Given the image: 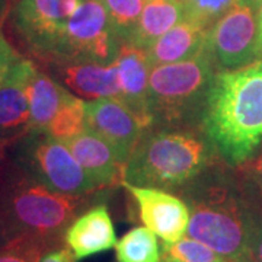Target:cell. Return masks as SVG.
<instances>
[{
    "label": "cell",
    "mask_w": 262,
    "mask_h": 262,
    "mask_svg": "<svg viewBox=\"0 0 262 262\" xmlns=\"http://www.w3.org/2000/svg\"><path fill=\"white\" fill-rule=\"evenodd\" d=\"M115 63L118 66V77L121 96L120 101L125 103L149 130V79L151 72L147 50L131 44H121Z\"/></svg>",
    "instance_id": "9a60e30c"
},
{
    "label": "cell",
    "mask_w": 262,
    "mask_h": 262,
    "mask_svg": "<svg viewBox=\"0 0 262 262\" xmlns=\"http://www.w3.org/2000/svg\"><path fill=\"white\" fill-rule=\"evenodd\" d=\"M256 8L241 0L208 29L207 50L215 67L236 70L256 61Z\"/></svg>",
    "instance_id": "9c48e42d"
},
{
    "label": "cell",
    "mask_w": 262,
    "mask_h": 262,
    "mask_svg": "<svg viewBox=\"0 0 262 262\" xmlns=\"http://www.w3.org/2000/svg\"><path fill=\"white\" fill-rule=\"evenodd\" d=\"M64 144L98 189L122 181V165L111 146L96 133L86 130Z\"/></svg>",
    "instance_id": "2e32d148"
},
{
    "label": "cell",
    "mask_w": 262,
    "mask_h": 262,
    "mask_svg": "<svg viewBox=\"0 0 262 262\" xmlns=\"http://www.w3.org/2000/svg\"><path fill=\"white\" fill-rule=\"evenodd\" d=\"M201 128L219 158L237 168L262 146V60L217 70Z\"/></svg>",
    "instance_id": "7a4b0ae2"
},
{
    "label": "cell",
    "mask_w": 262,
    "mask_h": 262,
    "mask_svg": "<svg viewBox=\"0 0 262 262\" xmlns=\"http://www.w3.org/2000/svg\"><path fill=\"white\" fill-rule=\"evenodd\" d=\"M234 169L237 185L246 203L256 214L262 215V153Z\"/></svg>",
    "instance_id": "cb8c5ba5"
},
{
    "label": "cell",
    "mask_w": 262,
    "mask_h": 262,
    "mask_svg": "<svg viewBox=\"0 0 262 262\" xmlns=\"http://www.w3.org/2000/svg\"><path fill=\"white\" fill-rule=\"evenodd\" d=\"M50 75L69 92L82 99L96 101L102 98L120 99L121 88L118 66L99 63H50Z\"/></svg>",
    "instance_id": "4fadbf2b"
},
{
    "label": "cell",
    "mask_w": 262,
    "mask_h": 262,
    "mask_svg": "<svg viewBox=\"0 0 262 262\" xmlns=\"http://www.w3.org/2000/svg\"><path fill=\"white\" fill-rule=\"evenodd\" d=\"M241 0H181L185 19L210 29Z\"/></svg>",
    "instance_id": "d4e9b609"
},
{
    "label": "cell",
    "mask_w": 262,
    "mask_h": 262,
    "mask_svg": "<svg viewBox=\"0 0 262 262\" xmlns=\"http://www.w3.org/2000/svg\"><path fill=\"white\" fill-rule=\"evenodd\" d=\"M215 162L178 191L189 207L188 237L207 245L230 262H249L258 215L246 203L234 170Z\"/></svg>",
    "instance_id": "6da1fadb"
},
{
    "label": "cell",
    "mask_w": 262,
    "mask_h": 262,
    "mask_svg": "<svg viewBox=\"0 0 262 262\" xmlns=\"http://www.w3.org/2000/svg\"><path fill=\"white\" fill-rule=\"evenodd\" d=\"M67 94L53 76L37 69L29 83V130H47Z\"/></svg>",
    "instance_id": "d6986e66"
},
{
    "label": "cell",
    "mask_w": 262,
    "mask_h": 262,
    "mask_svg": "<svg viewBox=\"0 0 262 262\" xmlns=\"http://www.w3.org/2000/svg\"><path fill=\"white\" fill-rule=\"evenodd\" d=\"M8 150H9V146H6L3 141H0V162L8 156Z\"/></svg>",
    "instance_id": "d6a6232c"
},
{
    "label": "cell",
    "mask_w": 262,
    "mask_h": 262,
    "mask_svg": "<svg viewBox=\"0 0 262 262\" xmlns=\"http://www.w3.org/2000/svg\"><path fill=\"white\" fill-rule=\"evenodd\" d=\"M9 12V0H0V27Z\"/></svg>",
    "instance_id": "1f68e13d"
},
{
    "label": "cell",
    "mask_w": 262,
    "mask_h": 262,
    "mask_svg": "<svg viewBox=\"0 0 262 262\" xmlns=\"http://www.w3.org/2000/svg\"><path fill=\"white\" fill-rule=\"evenodd\" d=\"M20 54L10 46V42L0 32V84L5 82L12 67L20 58Z\"/></svg>",
    "instance_id": "4316f807"
},
{
    "label": "cell",
    "mask_w": 262,
    "mask_h": 262,
    "mask_svg": "<svg viewBox=\"0 0 262 262\" xmlns=\"http://www.w3.org/2000/svg\"><path fill=\"white\" fill-rule=\"evenodd\" d=\"M249 2L252 3V5H253V6H255V8H258L259 5H262V0H249Z\"/></svg>",
    "instance_id": "836d02e7"
},
{
    "label": "cell",
    "mask_w": 262,
    "mask_h": 262,
    "mask_svg": "<svg viewBox=\"0 0 262 262\" xmlns=\"http://www.w3.org/2000/svg\"><path fill=\"white\" fill-rule=\"evenodd\" d=\"M64 244L76 259H84L115 248L117 234L106 204H94L77 215L66 230Z\"/></svg>",
    "instance_id": "5bb4252c"
},
{
    "label": "cell",
    "mask_w": 262,
    "mask_h": 262,
    "mask_svg": "<svg viewBox=\"0 0 262 262\" xmlns=\"http://www.w3.org/2000/svg\"><path fill=\"white\" fill-rule=\"evenodd\" d=\"M219 160L203 128H149L122 166L121 182L179 191Z\"/></svg>",
    "instance_id": "277c9868"
},
{
    "label": "cell",
    "mask_w": 262,
    "mask_h": 262,
    "mask_svg": "<svg viewBox=\"0 0 262 262\" xmlns=\"http://www.w3.org/2000/svg\"><path fill=\"white\" fill-rule=\"evenodd\" d=\"M130 192L143 225L166 244L185 237L189 225V207L179 195L155 187H139L121 182Z\"/></svg>",
    "instance_id": "30bf717a"
},
{
    "label": "cell",
    "mask_w": 262,
    "mask_h": 262,
    "mask_svg": "<svg viewBox=\"0 0 262 262\" xmlns=\"http://www.w3.org/2000/svg\"><path fill=\"white\" fill-rule=\"evenodd\" d=\"M185 19V12L181 2L173 0H146L137 27L128 44L147 48L158 41L169 29Z\"/></svg>",
    "instance_id": "ac0fdd59"
},
{
    "label": "cell",
    "mask_w": 262,
    "mask_h": 262,
    "mask_svg": "<svg viewBox=\"0 0 262 262\" xmlns=\"http://www.w3.org/2000/svg\"><path fill=\"white\" fill-rule=\"evenodd\" d=\"M35 64L20 57L0 84V141L12 146L29 131V83Z\"/></svg>",
    "instance_id": "7c38bea8"
},
{
    "label": "cell",
    "mask_w": 262,
    "mask_h": 262,
    "mask_svg": "<svg viewBox=\"0 0 262 262\" xmlns=\"http://www.w3.org/2000/svg\"><path fill=\"white\" fill-rule=\"evenodd\" d=\"M47 251V245L37 239L18 236L0 248V262H39Z\"/></svg>",
    "instance_id": "484cf974"
},
{
    "label": "cell",
    "mask_w": 262,
    "mask_h": 262,
    "mask_svg": "<svg viewBox=\"0 0 262 262\" xmlns=\"http://www.w3.org/2000/svg\"><path fill=\"white\" fill-rule=\"evenodd\" d=\"M162 262H230L207 245L191 237L162 245Z\"/></svg>",
    "instance_id": "603a6c76"
},
{
    "label": "cell",
    "mask_w": 262,
    "mask_h": 262,
    "mask_svg": "<svg viewBox=\"0 0 262 262\" xmlns=\"http://www.w3.org/2000/svg\"><path fill=\"white\" fill-rule=\"evenodd\" d=\"M9 158L28 175L53 191L86 195L98 189L63 141L47 130H29L8 150Z\"/></svg>",
    "instance_id": "8992f818"
},
{
    "label": "cell",
    "mask_w": 262,
    "mask_h": 262,
    "mask_svg": "<svg viewBox=\"0 0 262 262\" xmlns=\"http://www.w3.org/2000/svg\"><path fill=\"white\" fill-rule=\"evenodd\" d=\"M84 0H18L12 24L19 39L42 64L48 63L64 34L67 20Z\"/></svg>",
    "instance_id": "ba28073f"
},
{
    "label": "cell",
    "mask_w": 262,
    "mask_h": 262,
    "mask_svg": "<svg viewBox=\"0 0 262 262\" xmlns=\"http://www.w3.org/2000/svg\"><path fill=\"white\" fill-rule=\"evenodd\" d=\"M121 42L117 37L102 0H84L67 20L54 57L46 63H99L117 60Z\"/></svg>",
    "instance_id": "52a82bcc"
},
{
    "label": "cell",
    "mask_w": 262,
    "mask_h": 262,
    "mask_svg": "<svg viewBox=\"0 0 262 262\" xmlns=\"http://www.w3.org/2000/svg\"><path fill=\"white\" fill-rule=\"evenodd\" d=\"M117 262H162L156 234L150 229L134 227L115 244Z\"/></svg>",
    "instance_id": "ffe728a7"
},
{
    "label": "cell",
    "mask_w": 262,
    "mask_h": 262,
    "mask_svg": "<svg viewBox=\"0 0 262 262\" xmlns=\"http://www.w3.org/2000/svg\"><path fill=\"white\" fill-rule=\"evenodd\" d=\"M217 70L207 48L184 61L153 67L147 96L149 128H201Z\"/></svg>",
    "instance_id": "5b68a950"
},
{
    "label": "cell",
    "mask_w": 262,
    "mask_h": 262,
    "mask_svg": "<svg viewBox=\"0 0 262 262\" xmlns=\"http://www.w3.org/2000/svg\"><path fill=\"white\" fill-rule=\"evenodd\" d=\"M208 29L184 19L147 48L151 67L184 61L207 48Z\"/></svg>",
    "instance_id": "e0dca14e"
},
{
    "label": "cell",
    "mask_w": 262,
    "mask_h": 262,
    "mask_svg": "<svg viewBox=\"0 0 262 262\" xmlns=\"http://www.w3.org/2000/svg\"><path fill=\"white\" fill-rule=\"evenodd\" d=\"M173 2H181V0H173Z\"/></svg>",
    "instance_id": "e575fe53"
},
{
    "label": "cell",
    "mask_w": 262,
    "mask_h": 262,
    "mask_svg": "<svg viewBox=\"0 0 262 262\" xmlns=\"http://www.w3.org/2000/svg\"><path fill=\"white\" fill-rule=\"evenodd\" d=\"M12 239H15V237H13L12 232H10L9 225L6 222L5 215L0 211V248L5 246L6 244H9Z\"/></svg>",
    "instance_id": "f546056e"
},
{
    "label": "cell",
    "mask_w": 262,
    "mask_h": 262,
    "mask_svg": "<svg viewBox=\"0 0 262 262\" xmlns=\"http://www.w3.org/2000/svg\"><path fill=\"white\" fill-rule=\"evenodd\" d=\"M86 106L88 128L111 146L124 166L146 131L144 124L125 103L115 98L89 101Z\"/></svg>",
    "instance_id": "8fae6325"
},
{
    "label": "cell",
    "mask_w": 262,
    "mask_h": 262,
    "mask_svg": "<svg viewBox=\"0 0 262 262\" xmlns=\"http://www.w3.org/2000/svg\"><path fill=\"white\" fill-rule=\"evenodd\" d=\"M249 262H262V215H258L256 220L251 251H249Z\"/></svg>",
    "instance_id": "83f0119b"
},
{
    "label": "cell",
    "mask_w": 262,
    "mask_h": 262,
    "mask_svg": "<svg viewBox=\"0 0 262 262\" xmlns=\"http://www.w3.org/2000/svg\"><path fill=\"white\" fill-rule=\"evenodd\" d=\"M256 24H258V32H256V60H262V5L256 8Z\"/></svg>",
    "instance_id": "4dcf8cb0"
},
{
    "label": "cell",
    "mask_w": 262,
    "mask_h": 262,
    "mask_svg": "<svg viewBox=\"0 0 262 262\" xmlns=\"http://www.w3.org/2000/svg\"><path fill=\"white\" fill-rule=\"evenodd\" d=\"M99 192L61 194L28 175L9 155L0 162V211L13 237H34L50 249L66 245L67 227L77 215L96 204Z\"/></svg>",
    "instance_id": "3957f363"
},
{
    "label": "cell",
    "mask_w": 262,
    "mask_h": 262,
    "mask_svg": "<svg viewBox=\"0 0 262 262\" xmlns=\"http://www.w3.org/2000/svg\"><path fill=\"white\" fill-rule=\"evenodd\" d=\"M113 28L121 44H128L146 0H102Z\"/></svg>",
    "instance_id": "7402d4cb"
},
{
    "label": "cell",
    "mask_w": 262,
    "mask_h": 262,
    "mask_svg": "<svg viewBox=\"0 0 262 262\" xmlns=\"http://www.w3.org/2000/svg\"><path fill=\"white\" fill-rule=\"evenodd\" d=\"M82 98L69 92L47 131L57 140H72L88 128V106Z\"/></svg>",
    "instance_id": "44dd1931"
},
{
    "label": "cell",
    "mask_w": 262,
    "mask_h": 262,
    "mask_svg": "<svg viewBox=\"0 0 262 262\" xmlns=\"http://www.w3.org/2000/svg\"><path fill=\"white\" fill-rule=\"evenodd\" d=\"M76 256L73 252L63 245V246H58L54 249H50L47 252L42 255L41 261L39 262H76Z\"/></svg>",
    "instance_id": "f1b7e54d"
}]
</instances>
